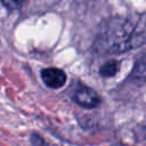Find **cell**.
I'll use <instances>...</instances> for the list:
<instances>
[{
	"label": "cell",
	"mask_w": 146,
	"mask_h": 146,
	"mask_svg": "<svg viewBox=\"0 0 146 146\" xmlns=\"http://www.w3.org/2000/svg\"><path fill=\"white\" fill-rule=\"evenodd\" d=\"M146 42V14L108 19L99 30L94 48L102 54H120Z\"/></svg>",
	"instance_id": "1"
},
{
	"label": "cell",
	"mask_w": 146,
	"mask_h": 146,
	"mask_svg": "<svg viewBox=\"0 0 146 146\" xmlns=\"http://www.w3.org/2000/svg\"><path fill=\"white\" fill-rule=\"evenodd\" d=\"M72 98L76 104L84 108H95L102 102L100 96L94 89L81 83H78L74 88Z\"/></svg>",
	"instance_id": "2"
},
{
	"label": "cell",
	"mask_w": 146,
	"mask_h": 146,
	"mask_svg": "<svg viewBox=\"0 0 146 146\" xmlns=\"http://www.w3.org/2000/svg\"><path fill=\"white\" fill-rule=\"evenodd\" d=\"M119 70V63L116 60H111V62H107L105 63L100 68H99V73L102 76H105V78H110V76H113L116 74Z\"/></svg>",
	"instance_id": "4"
},
{
	"label": "cell",
	"mask_w": 146,
	"mask_h": 146,
	"mask_svg": "<svg viewBox=\"0 0 146 146\" xmlns=\"http://www.w3.org/2000/svg\"><path fill=\"white\" fill-rule=\"evenodd\" d=\"M30 141H31L32 146H48L47 141H46L39 133H35V132L31 135Z\"/></svg>",
	"instance_id": "5"
},
{
	"label": "cell",
	"mask_w": 146,
	"mask_h": 146,
	"mask_svg": "<svg viewBox=\"0 0 146 146\" xmlns=\"http://www.w3.org/2000/svg\"><path fill=\"white\" fill-rule=\"evenodd\" d=\"M41 79L44 84L51 89H58L66 82V74L57 67H48L41 71Z\"/></svg>",
	"instance_id": "3"
}]
</instances>
